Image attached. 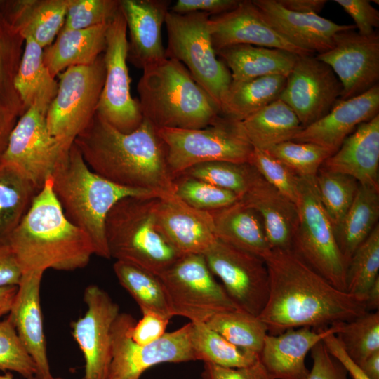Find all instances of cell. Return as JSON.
<instances>
[{
	"instance_id": "6da1fadb",
	"label": "cell",
	"mask_w": 379,
	"mask_h": 379,
	"mask_svg": "<svg viewBox=\"0 0 379 379\" xmlns=\"http://www.w3.org/2000/svg\"><path fill=\"white\" fill-rule=\"evenodd\" d=\"M264 261L269 295L258 317L270 335L326 328L368 312L364 302L333 286L291 249H273Z\"/></svg>"
},
{
	"instance_id": "7a4b0ae2",
	"label": "cell",
	"mask_w": 379,
	"mask_h": 379,
	"mask_svg": "<svg viewBox=\"0 0 379 379\" xmlns=\"http://www.w3.org/2000/svg\"><path fill=\"white\" fill-rule=\"evenodd\" d=\"M88 167L119 186L143 190L160 198L175 195L166 146L157 128L143 119L133 131L122 133L95 114L74 142Z\"/></svg>"
},
{
	"instance_id": "3957f363",
	"label": "cell",
	"mask_w": 379,
	"mask_h": 379,
	"mask_svg": "<svg viewBox=\"0 0 379 379\" xmlns=\"http://www.w3.org/2000/svg\"><path fill=\"white\" fill-rule=\"evenodd\" d=\"M7 242L23 273L85 267L95 254L88 235L65 215L51 177L34 197Z\"/></svg>"
},
{
	"instance_id": "277c9868",
	"label": "cell",
	"mask_w": 379,
	"mask_h": 379,
	"mask_svg": "<svg viewBox=\"0 0 379 379\" xmlns=\"http://www.w3.org/2000/svg\"><path fill=\"white\" fill-rule=\"evenodd\" d=\"M51 180L66 217L88 235L95 255L105 259L110 258L105 220L112 206L126 197H159L150 191L119 186L95 173L74 143L57 164Z\"/></svg>"
},
{
	"instance_id": "5b68a950",
	"label": "cell",
	"mask_w": 379,
	"mask_h": 379,
	"mask_svg": "<svg viewBox=\"0 0 379 379\" xmlns=\"http://www.w3.org/2000/svg\"><path fill=\"white\" fill-rule=\"evenodd\" d=\"M137 91L143 119L157 128H201L220 115L208 94L174 58L145 67Z\"/></svg>"
},
{
	"instance_id": "8992f818",
	"label": "cell",
	"mask_w": 379,
	"mask_h": 379,
	"mask_svg": "<svg viewBox=\"0 0 379 379\" xmlns=\"http://www.w3.org/2000/svg\"><path fill=\"white\" fill-rule=\"evenodd\" d=\"M159 198L131 196L120 199L109 211L105 226L110 258L157 276L181 256L158 229Z\"/></svg>"
},
{
	"instance_id": "52a82bcc",
	"label": "cell",
	"mask_w": 379,
	"mask_h": 379,
	"mask_svg": "<svg viewBox=\"0 0 379 379\" xmlns=\"http://www.w3.org/2000/svg\"><path fill=\"white\" fill-rule=\"evenodd\" d=\"M157 132L166 146L167 166L173 180L202 163L250 164L253 152L241 121L221 115L204 128H160Z\"/></svg>"
},
{
	"instance_id": "ba28073f",
	"label": "cell",
	"mask_w": 379,
	"mask_h": 379,
	"mask_svg": "<svg viewBox=\"0 0 379 379\" xmlns=\"http://www.w3.org/2000/svg\"><path fill=\"white\" fill-rule=\"evenodd\" d=\"M298 227L291 250L338 289L346 291L347 264L335 227L319 199L314 177H299Z\"/></svg>"
},
{
	"instance_id": "9c48e42d",
	"label": "cell",
	"mask_w": 379,
	"mask_h": 379,
	"mask_svg": "<svg viewBox=\"0 0 379 379\" xmlns=\"http://www.w3.org/2000/svg\"><path fill=\"white\" fill-rule=\"evenodd\" d=\"M209 17L204 13L178 14L169 11L164 23L168 34L166 55L182 63L220 109L232 76L213 48Z\"/></svg>"
},
{
	"instance_id": "30bf717a",
	"label": "cell",
	"mask_w": 379,
	"mask_h": 379,
	"mask_svg": "<svg viewBox=\"0 0 379 379\" xmlns=\"http://www.w3.org/2000/svg\"><path fill=\"white\" fill-rule=\"evenodd\" d=\"M58 76L46 121L51 135L67 151L97 112L105 78L103 53L92 64L68 67Z\"/></svg>"
},
{
	"instance_id": "8fae6325",
	"label": "cell",
	"mask_w": 379,
	"mask_h": 379,
	"mask_svg": "<svg viewBox=\"0 0 379 379\" xmlns=\"http://www.w3.org/2000/svg\"><path fill=\"white\" fill-rule=\"evenodd\" d=\"M158 277L173 317L206 323L220 312L238 309L215 280L202 254L180 256Z\"/></svg>"
},
{
	"instance_id": "7c38bea8",
	"label": "cell",
	"mask_w": 379,
	"mask_h": 379,
	"mask_svg": "<svg viewBox=\"0 0 379 379\" xmlns=\"http://www.w3.org/2000/svg\"><path fill=\"white\" fill-rule=\"evenodd\" d=\"M135 323L128 313H119L114 322L107 379H140L144 372L159 364L196 361L190 343L191 322L145 345L130 335Z\"/></svg>"
},
{
	"instance_id": "4fadbf2b",
	"label": "cell",
	"mask_w": 379,
	"mask_h": 379,
	"mask_svg": "<svg viewBox=\"0 0 379 379\" xmlns=\"http://www.w3.org/2000/svg\"><path fill=\"white\" fill-rule=\"evenodd\" d=\"M127 31L126 20L119 8L107 29L103 53L105 78L96 112L125 133L135 130L143 120L139 102L131 95Z\"/></svg>"
},
{
	"instance_id": "5bb4252c",
	"label": "cell",
	"mask_w": 379,
	"mask_h": 379,
	"mask_svg": "<svg viewBox=\"0 0 379 379\" xmlns=\"http://www.w3.org/2000/svg\"><path fill=\"white\" fill-rule=\"evenodd\" d=\"M213 275L237 306L258 316L267 301L269 275L265 261L218 239L204 254Z\"/></svg>"
},
{
	"instance_id": "9a60e30c",
	"label": "cell",
	"mask_w": 379,
	"mask_h": 379,
	"mask_svg": "<svg viewBox=\"0 0 379 379\" xmlns=\"http://www.w3.org/2000/svg\"><path fill=\"white\" fill-rule=\"evenodd\" d=\"M341 83L315 55H298L279 96L295 114L302 128L318 121L340 98Z\"/></svg>"
},
{
	"instance_id": "2e32d148",
	"label": "cell",
	"mask_w": 379,
	"mask_h": 379,
	"mask_svg": "<svg viewBox=\"0 0 379 379\" xmlns=\"http://www.w3.org/2000/svg\"><path fill=\"white\" fill-rule=\"evenodd\" d=\"M68 151L51 135L46 115L29 108L18 119L1 160L18 166L39 191Z\"/></svg>"
},
{
	"instance_id": "e0dca14e",
	"label": "cell",
	"mask_w": 379,
	"mask_h": 379,
	"mask_svg": "<svg viewBox=\"0 0 379 379\" xmlns=\"http://www.w3.org/2000/svg\"><path fill=\"white\" fill-rule=\"evenodd\" d=\"M84 314L71 324L72 335L85 361L84 379H107L112 358V329L119 305L97 285L84 294Z\"/></svg>"
},
{
	"instance_id": "ac0fdd59",
	"label": "cell",
	"mask_w": 379,
	"mask_h": 379,
	"mask_svg": "<svg viewBox=\"0 0 379 379\" xmlns=\"http://www.w3.org/2000/svg\"><path fill=\"white\" fill-rule=\"evenodd\" d=\"M355 29L338 32L330 50L315 55L340 80L343 91L338 100L361 95L378 84L379 35L375 31L364 36Z\"/></svg>"
},
{
	"instance_id": "d6986e66",
	"label": "cell",
	"mask_w": 379,
	"mask_h": 379,
	"mask_svg": "<svg viewBox=\"0 0 379 379\" xmlns=\"http://www.w3.org/2000/svg\"><path fill=\"white\" fill-rule=\"evenodd\" d=\"M208 28L215 53L227 46L247 44L279 48L298 55H314L296 47L276 31L251 0L240 1L233 10L211 15Z\"/></svg>"
},
{
	"instance_id": "ffe728a7",
	"label": "cell",
	"mask_w": 379,
	"mask_h": 379,
	"mask_svg": "<svg viewBox=\"0 0 379 379\" xmlns=\"http://www.w3.org/2000/svg\"><path fill=\"white\" fill-rule=\"evenodd\" d=\"M158 229L180 255H204L218 240L210 212L197 210L175 194L159 198Z\"/></svg>"
},
{
	"instance_id": "44dd1931",
	"label": "cell",
	"mask_w": 379,
	"mask_h": 379,
	"mask_svg": "<svg viewBox=\"0 0 379 379\" xmlns=\"http://www.w3.org/2000/svg\"><path fill=\"white\" fill-rule=\"evenodd\" d=\"M379 114V85L349 99L338 100L322 118L303 128L292 140L326 149L331 154L361 124Z\"/></svg>"
},
{
	"instance_id": "7402d4cb",
	"label": "cell",
	"mask_w": 379,
	"mask_h": 379,
	"mask_svg": "<svg viewBox=\"0 0 379 379\" xmlns=\"http://www.w3.org/2000/svg\"><path fill=\"white\" fill-rule=\"evenodd\" d=\"M168 0H120L129 32L128 60L143 69L166 57L161 28L170 11Z\"/></svg>"
},
{
	"instance_id": "603a6c76",
	"label": "cell",
	"mask_w": 379,
	"mask_h": 379,
	"mask_svg": "<svg viewBox=\"0 0 379 379\" xmlns=\"http://www.w3.org/2000/svg\"><path fill=\"white\" fill-rule=\"evenodd\" d=\"M267 22L296 47L314 55L330 50L336 34L356 29L339 25L314 13H302L284 8L277 0H252Z\"/></svg>"
},
{
	"instance_id": "cb8c5ba5",
	"label": "cell",
	"mask_w": 379,
	"mask_h": 379,
	"mask_svg": "<svg viewBox=\"0 0 379 379\" xmlns=\"http://www.w3.org/2000/svg\"><path fill=\"white\" fill-rule=\"evenodd\" d=\"M338 324L314 329H288L278 335L267 334L259 359L272 379H307L310 371L305 357L326 336L336 334Z\"/></svg>"
},
{
	"instance_id": "d4e9b609",
	"label": "cell",
	"mask_w": 379,
	"mask_h": 379,
	"mask_svg": "<svg viewBox=\"0 0 379 379\" xmlns=\"http://www.w3.org/2000/svg\"><path fill=\"white\" fill-rule=\"evenodd\" d=\"M43 271L23 273L10 312L7 315L34 360L39 376L51 373L40 302Z\"/></svg>"
},
{
	"instance_id": "484cf974",
	"label": "cell",
	"mask_w": 379,
	"mask_h": 379,
	"mask_svg": "<svg viewBox=\"0 0 379 379\" xmlns=\"http://www.w3.org/2000/svg\"><path fill=\"white\" fill-rule=\"evenodd\" d=\"M320 168L349 175L379 188V114L359 125Z\"/></svg>"
},
{
	"instance_id": "4316f807",
	"label": "cell",
	"mask_w": 379,
	"mask_h": 379,
	"mask_svg": "<svg viewBox=\"0 0 379 379\" xmlns=\"http://www.w3.org/2000/svg\"><path fill=\"white\" fill-rule=\"evenodd\" d=\"M260 216L272 249H291L298 227V208L262 177L240 199Z\"/></svg>"
},
{
	"instance_id": "83f0119b",
	"label": "cell",
	"mask_w": 379,
	"mask_h": 379,
	"mask_svg": "<svg viewBox=\"0 0 379 379\" xmlns=\"http://www.w3.org/2000/svg\"><path fill=\"white\" fill-rule=\"evenodd\" d=\"M68 0L0 1V10L11 25L24 38L43 48L50 46L61 30Z\"/></svg>"
},
{
	"instance_id": "f1b7e54d",
	"label": "cell",
	"mask_w": 379,
	"mask_h": 379,
	"mask_svg": "<svg viewBox=\"0 0 379 379\" xmlns=\"http://www.w3.org/2000/svg\"><path fill=\"white\" fill-rule=\"evenodd\" d=\"M210 213L218 239L263 260L272 252L260 216L241 200Z\"/></svg>"
},
{
	"instance_id": "f546056e",
	"label": "cell",
	"mask_w": 379,
	"mask_h": 379,
	"mask_svg": "<svg viewBox=\"0 0 379 379\" xmlns=\"http://www.w3.org/2000/svg\"><path fill=\"white\" fill-rule=\"evenodd\" d=\"M109 22L84 29H61L44 48V62L51 74L55 77L68 67L94 62L105 51Z\"/></svg>"
},
{
	"instance_id": "4dcf8cb0",
	"label": "cell",
	"mask_w": 379,
	"mask_h": 379,
	"mask_svg": "<svg viewBox=\"0 0 379 379\" xmlns=\"http://www.w3.org/2000/svg\"><path fill=\"white\" fill-rule=\"evenodd\" d=\"M216 54L228 68L234 81L272 75L287 77L298 56L279 48L247 44L227 46Z\"/></svg>"
},
{
	"instance_id": "1f68e13d",
	"label": "cell",
	"mask_w": 379,
	"mask_h": 379,
	"mask_svg": "<svg viewBox=\"0 0 379 379\" xmlns=\"http://www.w3.org/2000/svg\"><path fill=\"white\" fill-rule=\"evenodd\" d=\"M44 48L30 38L25 39L14 86L25 110L35 108L46 115L55 98L58 82L43 60Z\"/></svg>"
},
{
	"instance_id": "d6a6232c",
	"label": "cell",
	"mask_w": 379,
	"mask_h": 379,
	"mask_svg": "<svg viewBox=\"0 0 379 379\" xmlns=\"http://www.w3.org/2000/svg\"><path fill=\"white\" fill-rule=\"evenodd\" d=\"M378 217L379 188L359 184L350 207L335 228L337 243L347 266L354 251L378 224Z\"/></svg>"
},
{
	"instance_id": "836d02e7",
	"label": "cell",
	"mask_w": 379,
	"mask_h": 379,
	"mask_svg": "<svg viewBox=\"0 0 379 379\" xmlns=\"http://www.w3.org/2000/svg\"><path fill=\"white\" fill-rule=\"evenodd\" d=\"M241 123L253 148L261 150L292 140L302 129L295 114L279 98Z\"/></svg>"
},
{
	"instance_id": "e575fe53",
	"label": "cell",
	"mask_w": 379,
	"mask_h": 379,
	"mask_svg": "<svg viewBox=\"0 0 379 379\" xmlns=\"http://www.w3.org/2000/svg\"><path fill=\"white\" fill-rule=\"evenodd\" d=\"M286 77L279 75L232 82L222 100L220 113L227 119L242 121L279 98Z\"/></svg>"
},
{
	"instance_id": "d590c367",
	"label": "cell",
	"mask_w": 379,
	"mask_h": 379,
	"mask_svg": "<svg viewBox=\"0 0 379 379\" xmlns=\"http://www.w3.org/2000/svg\"><path fill=\"white\" fill-rule=\"evenodd\" d=\"M38 192L22 169L0 160V242H7Z\"/></svg>"
},
{
	"instance_id": "8d00e7d4",
	"label": "cell",
	"mask_w": 379,
	"mask_h": 379,
	"mask_svg": "<svg viewBox=\"0 0 379 379\" xmlns=\"http://www.w3.org/2000/svg\"><path fill=\"white\" fill-rule=\"evenodd\" d=\"M191 323L190 343L195 360L223 367L239 368L259 359V356L233 345L206 323Z\"/></svg>"
},
{
	"instance_id": "74e56055",
	"label": "cell",
	"mask_w": 379,
	"mask_h": 379,
	"mask_svg": "<svg viewBox=\"0 0 379 379\" xmlns=\"http://www.w3.org/2000/svg\"><path fill=\"white\" fill-rule=\"evenodd\" d=\"M121 285L136 302L142 312L151 311L171 318L164 286L159 277L143 268L121 261L113 265Z\"/></svg>"
},
{
	"instance_id": "f35d334b",
	"label": "cell",
	"mask_w": 379,
	"mask_h": 379,
	"mask_svg": "<svg viewBox=\"0 0 379 379\" xmlns=\"http://www.w3.org/2000/svg\"><path fill=\"white\" fill-rule=\"evenodd\" d=\"M206 324L233 345L258 356L268 333L258 316L239 308L220 312Z\"/></svg>"
},
{
	"instance_id": "ab89813d",
	"label": "cell",
	"mask_w": 379,
	"mask_h": 379,
	"mask_svg": "<svg viewBox=\"0 0 379 379\" xmlns=\"http://www.w3.org/2000/svg\"><path fill=\"white\" fill-rule=\"evenodd\" d=\"M24 38L0 10V102L21 116L25 112L14 86L23 53Z\"/></svg>"
},
{
	"instance_id": "60d3db41",
	"label": "cell",
	"mask_w": 379,
	"mask_h": 379,
	"mask_svg": "<svg viewBox=\"0 0 379 379\" xmlns=\"http://www.w3.org/2000/svg\"><path fill=\"white\" fill-rule=\"evenodd\" d=\"M230 191L241 198L261 178L249 163L210 161L195 165L183 174Z\"/></svg>"
},
{
	"instance_id": "b9f144b4",
	"label": "cell",
	"mask_w": 379,
	"mask_h": 379,
	"mask_svg": "<svg viewBox=\"0 0 379 379\" xmlns=\"http://www.w3.org/2000/svg\"><path fill=\"white\" fill-rule=\"evenodd\" d=\"M379 225L357 248L346 269V292L364 302L366 293L379 277Z\"/></svg>"
},
{
	"instance_id": "7bdbcfd3",
	"label": "cell",
	"mask_w": 379,
	"mask_h": 379,
	"mask_svg": "<svg viewBox=\"0 0 379 379\" xmlns=\"http://www.w3.org/2000/svg\"><path fill=\"white\" fill-rule=\"evenodd\" d=\"M335 334L345 351L357 364L379 351V312H368L338 324Z\"/></svg>"
},
{
	"instance_id": "ee69618b",
	"label": "cell",
	"mask_w": 379,
	"mask_h": 379,
	"mask_svg": "<svg viewBox=\"0 0 379 379\" xmlns=\"http://www.w3.org/2000/svg\"><path fill=\"white\" fill-rule=\"evenodd\" d=\"M315 180L321 204L335 228L350 207L359 183L349 175L321 168Z\"/></svg>"
},
{
	"instance_id": "f6af8a7d",
	"label": "cell",
	"mask_w": 379,
	"mask_h": 379,
	"mask_svg": "<svg viewBox=\"0 0 379 379\" xmlns=\"http://www.w3.org/2000/svg\"><path fill=\"white\" fill-rule=\"evenodd\" d=\"M175 195L191 207L211 212L240 200L234 193L209 182L181 175L173 180Z\"/></svg>"
},
{
	"instance_id": "bcb514c9",
	"label": "cell",
	"mask_w": 379,
	"mask_h": 379,
	"mask_svg": "<svg viewBox=\"0 0 379 379\" xmlns=\"http://www.w3.org/2000/svg\"><path fill=\"white\" fill-rule=\"evenodd\" d=\"M298 177H314L331 155L325 148L310 142L286 141L265 150Z\"/></svg>"
},
{
	"instance_id": "7dc6e473",
	"label": "cell",
	"mask_w": 379,
	"mask_h": 379,
	"mask_svg": "<svg viewBox=\"0 0 379 379\" xmlns=\"http://www.w3.org/2000/svg\"><path fill=\"white\" fill-rule=\"evenodd\" d=\"M7 371L26 379L37 375L36 364L8 316L0 320V371Z\"/></svg>"
},
{
	"instance_id": "c3c4849f",
	"label": "cell",
	"mask_w": 379,
	"mask_h": 379,
	"mask_svg": "<svg viewBox=\"0 0 379 379\" xmlns=\"http://www.w3.org/2000/svg\"><path fill=\"white\" fill-rule=\"evenodd\" d=\"M120 8V0H68L61 29H84L108 23Z\"/></svg>"
},
{
	"instance_id": "681fc988",
	"label": "cell",
	"mask_w": 379,
	"mask_h": 379,
	"mask_svg": "<svg viewBox=\"0 0 379 379\" xmlns=\"http://www.w3.org/2000/svg\"><path fill=\"white\" fill-rule=\"evenodd\" d=\"M250 164L270 185L294 204L299 191V177L265 150L253 148Z\"/></svg>"
},
{
	"instance_id": "f907efd6",
	"label": "cell",
	"mask_w": 379,
	"mask_h": 379,
	"mask_svg": "<svg viewBox=\"0 0 379 379\" xmlns=\"http://www.w3.org/2000/svg\"><path fill=\"white\" fill-rule=\"evenodd\" d=\"M312 367L307 379H350L343 366L328 352L322 341L310 350Z\"/></svg>"
},
{
	"instance_id": "816d5d0a",
	"label": "cell",
	"mask_w": 379,
	"mask_h": 379,
	"mask_svg": "<svg viewBox=\"0 0 379 379\" xmlns=\"http://www.w3.org/2000/svg\"><path fill=\"white\" fill-rule=\"evenodd\" d=\"M354 22L357 32L370 36L379 27V11L368 0H335Z\"/></svg>"
},
{
	"instance_id": "f5cc1de1",
	"label": "cell",
	"mask_w": 379,
	"mask_h": 379,
	"mask_svg": "<svg viewBox=\"0 0 379 379\" xmlns=\"http://www.w3.org/2000/svg\"><path fill=\"white\" fill-rule=\"evenodd\" d=\"M142 314V318L131 327L130 335L134 342L145 345L155 342L166 333L170 318L151 311Z\"/></svg>"
},
{
	"instance_id": "db71d44e",
	"label": "cell",
	"mask_w": 379,
	"mask_h": 379,
	"mask_svg": "<svg viewBox=\"0 0 379 379\" xmlns=\"http://www.w3.org/2000/svg\"><path fill=\"white\" fill-rule=\"evenodd\" d=\"M203 379H272L260 359L247 366L229 368L204 363Z\"/></svg>"
},
{
	"instance_id": "11a10c76",
	"label": "cell",
	"mask_w": 379,
	"mask_h": 379,
	"mask_svg": "<svg viewBox=\"0 0 379 379\" xmlns=\"http://www.w3.org/2000/svg\"><path fill=\"white\" fill-rule=\"evenodd\" d=\"M239 0H178L170 11L178 14L204 13L210 16L222 14L235 8Z\"/></svg>"
},
{
	"instance_id": "9f6ffc18",
	"label": "cell",
	"mask_w": 379,
	"mask_h": 379,
	"mask_svg": "<svg viewBox=\"0 0 379 379\" xmlns=\"http://www.w3.org/2000/svg\"><path fill=\"white\" fill-rule=\"evenodd\" d=\"M22 272L8 242H0V287L18 286Z\"/></svg>"
},
{
	"instance_id": "6f0895ef",
	"label": "cell",
	"mask_w": 379,
	"mask_h": 379,
	"mask_svg": "<svg viewBox=\"0 0 379 379\" xmlns=\"http://www.w3.org/2000/svg\"><path fill=\"white\" fill-rule=\"evenodd\" d=\"M323 343L328 352L343 366L352 379H370L349 357L335 334L326 336Z\"/></svg>"
},
{
	"instance_id": "680465c9",
	"label": "cell",
	"mask_w": 379,
	"mask_h": 379,
	"mask_svg": "<svg viewBox=\"0 0 379 379\" xmlns=\"http://www.w3.org/2000/svg\"><path fill=\"white\" fill-rule=\"evenodd\" d=\"M20 115L0 102V160L5 152L11 133Z\"/></svg>"
},
{
	"instance_id": "91938a15",
	"label": "cell",
	"mask_w": 379,
	"mask_h": 379,
	"mask_svg": "<svg viewBox=\"0 0 379 379\" xmlns=\"http://www.w3.org/2000/svg\"><path fill=\"white\" fill-rule=\"evenodd\" d=\"M285 8L302 13H319L324 8L325 0H277Z\"/></svg>"
},
{
	"instance_id": "94428289",
	"label": "cell",
	"mask_w": 379,
	"mask_h": 379,
	"mask_svg": "<svg viewBox=\"0 0 379 379\" xmlns=\"http://www.w3.org/2000/svg\"><path fill=\"white\" fill-rule=\"evenodd\" d=\"M17 291L18 286L0 287V319L10 312Z\"/></svg>"
},
{
	"instance_id": "6125c7cd",
	"label": "cell",
	"mask_w": 379,
	"mask_h": 379,
	"mask_svg": "<svg viewBox=\"0 0 379 379\" xmlns=\"http://www.w3.org/2000/svg\"><path fill=\"white\" fill-rule=\"evenodd\" d=\"M358 365L370 379H379V351L371 354Z\"/></svg>"
},
{
	"instance_id": "be15d7a7",
	"label": "cell",
	"mask_w": 379,
	"mask_h": 379,
	"mask_svg": "<svg viewBox=\"0 0 379 379\" xmlns=\"http://www.w3.org/2000/svg\"><path fill=\"white\" fill-rule=\"evenodd\" d=\"M365 306L368 312H376L379 310V277L368 289L365 300Z\"/></svg>"
},
{
	"instance_id": "e7e4bbea",
	"label": "cell",
	"mask_w": 379,
	"mask_h": 379,
	"mask_svg": "<svg viewBox=\"0 0 379 379\" xmlns=\"http://www.w3.org/2000/svg\"><path fill=\"white\" fill-rule=\"evenodd\" d=\"M29 379H62L59 377H53L51 374L46 376L35 375Z\"/></svg>"
},
{
	"instance_id": "03108f58",
	"label": "cell",
	"mask_w": 379,
	"mask_h": 379,
	"mask_svg": "<svg viewBox=\"0 0 379 379\" xmlns=\"http://www.w3.org/2000/svg\"><path fill=\"white\" fill-rule=\"evenodd\" d=\"M0 379H14L10 371H6L4 375H0Z\"/></svg>"
}]
</instances>
